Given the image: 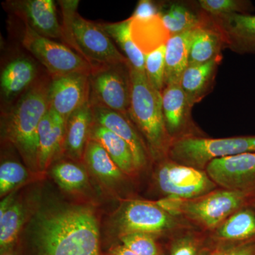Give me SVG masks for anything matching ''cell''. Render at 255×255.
Segmentation results:
<instances>
[{
    "instance_id": "cell-1",
    "label": "cell",
    "mask_w": 255,
    "mask_h": 255,
    "mask_svg": "<svg viewBox=\"0 0 255 255\" xmlns=\"http://www.w3.org/2000/svg\"><path fill=\"white\" fill-rule=\"evenodd\" d=\"M34 231L38 255H102L98 221L87 206L60 208L43 214Z\"/></svg>"
},
{
    "instance_id": "cell-2",
    "label": "cell",
    "mask_w": 255,
    "mask_h": 255,
    "mask_svg": "<svg viewBox=\"0 0 255 255\" xmlns=\"http://www.w3.org/2000/svg\"><path fill=\"white\" fill-rule=\"evenodd\" d=\"M51 78L37 79L20 96L5 117V134L17 149L29 168L38 170V130L40 122L49 109L48 90Z\"/></svg>"
},
{
    "instance_id": "cell-3",
    "label": "cell",
    "mask_w": 255,
    "mask_h": 255,
    "mask_svg": "<svg viewBox=\"0 0 255 255\" xmlns=\"http://www.w3.org/2000/svg\"><path fill=\"white\" fill-rule=\"evenodd\" d=\"M130 67L131 101L129 118L145 141L155 162L168 158L173 140L169 136L162 110V93L151 85L145 72Z\"/></svg>"
},
{
    "instance_id": "cell-4",
    "label": "cell",
    "mask_w": 255,
    "mask_h": 255,
    "mask_svg": "<svg viewBox=\"0 0 255 255\" xmlns=\"http://www.w3.org/2000/svg\"><path fill=\"white\" fill-rule=\"evenodd\" d=\"M255 196V193L219 187L195 199L160 198L155 201L169 214L184 220L192 227L209 233L238 210L250 206Z\"/></svg>"
},
{
    "instance_id": "cell-5",
    "label": "cell",
    "mask_w": 255,
    "mask_h": 255,
    "mask_svg": "<svg viewBox=\"0 0 255 255\" xmlns=\"http://www.w3.org/2000/svg\"><path fill=\"white\" fill-rule=\"evenodd\" d=\"M62 26L69 47L95 68L114 64H128L100 23L89 21L78 12L79 1H59Z\"/></svg>"
},
{
    "instance_id": "cell-6",
    "label": "cell",
    "mask_w": 255,
    "mask_h": 255,
    "mask_svg": "<svg viewBox=\"0 0 255 255\" xmlns=\"http://www.w3.org/2000/svg\"><path fill=\"white\" fill-rule=\"evenodd\" d=\"M255 152V135L224 138L190 137L172 142L168 158L177 163L205 170L215 159Z\"/></svg>"
},
{
    "instance_id": "cell-7",
    "label": "cell",
    "mask_w": 255,
    "mask_h": 255,
    "mask_svg": "<svg viewBox=\"0 0 255 255\" xmlns=\"http://www.w3.org/2000/svg\"><path fill=\"white\" fill-rule=\"evenodd\" d=\"M119 236L146 233L169 239L177 233L194 228L184 220L169 214L155 201L131 199L121 208L117 220Z\"/></svg>"
},
{
    "instance_id": "cell-8",
    "label": "cell",
    "mask_w": 255,
    "mask_h": 255,
    "mask_svg": "<svg viewBox=\"0 0 255 255\" xmlns=\"http://www.w3.org/2000/svg\"><path fill=\"white\" fill-rule=\"evenodd\" d=\"M21 43L46 68L51 79L72 73L90 75L100 67L92 66L66 45L38 34L27 23Z\"/></svg>"
},
{
    "instance_id": "cell-9",
    "label": "cell",
    "mask_w": 255,
    "mask_h": 255,
    "mask_svg": "<svg viewBox=\"0 0 255 255\" xmlns=\"http://www.w3.org/2000/svg\"><path fill=\"white\" fill-rule=\"evenodd\" d=\"M157 163L154 181L162 198L188 200L219 188L206 170L177 163L169 158Z\"/></svg>"
},
{
    "instance_id": "cell-10",
    "label": "cell",
    "mask_w": 255,
    "mask_h": 255,
    "mask_svg": "<svg viewBox=\"0 0 255 255\" xmlns=\"http://www.w3.org/2000/svg\"><path fill=\"white\" fill-rule=\"evenodd\" d=\"M130 63L103 65L90 75V104L128 114L131 101Z\"/></svg>"
},
{
    "instance_id": "cell-11",
    "label": "cell",
    "mask_w": 255,
    "mask_h": 255,
    "mask_svg": "<svg viewBox=\"0 0 255 255\" xmlns=\"http://www.w3.org/2000/svg\"><path fill=\"white\" fill-rule=\"evenodd\" d=\"M205 170L220 188L255 193V152L215 159Z\"/></svg>"
},
{
    "instance_id": "cell-12",
    "label": "cell",
    "mask_w": 255,
    "mask_h": 255,
    "mask_svg": "<svg viewBox=\"0 0 255 255\" xmlns=\"http://www.w3.org/2000/svg\"><path fill=\"white\" fill-rule=\"evenodd\" d=\"M162 99L166 128L173 142L186 137H206L193 120V106L188 100L180 84L164 87Z\"/></svg>"
},
{
    "instance_id": "cell-13",
    "label": "cell",
    "mask_w": 255,
    "mask_h": 255,
    "mask_svg": "<svg viewBox=\"0 0 255 255\" xmlns=\"http://www.w3.org/2000/svg\"><path fill=\"white\" fill-rule=\"evenodd\" d=\"M90 75L72 73L50 80L48 103L54 111L67 121L79 108L90 102Z\"/></svg>"
},
{
    "instance_id": "cell-14",
    "label": "cell",
    "mask_w": 255,
    "mask_h": 255,
    "mask_svg": "<svg viewBox=\"0 0 255 255\" xmlns=\"http://www.w3.org/2000/svg\"><path fill=\"white\" fill-rule=\"evenodd\" d=\"M206 22L221 33L225 48L238 54L255 55V15L232 14L211 16Z\"/></svg>"
},
{
    "instance_id": "cell-15",
    "label": "cell",
    "mask_w": 255,
    "mask_h": 255,
    "mask_svg": "<svg viewBox=\"0 0 255 255\" xmlns=\"http://www.w3.org/2000/svg\"><path fill=\"white\" fill-rule=\"evenodd\" d=\"M9 3L15 14L38 34L69 47L68 38L57 17L54 1L26 0Z\"/></svg>"
},
{
    "instance_id": "cell-16",
    "label": "cell",
    "mask_w": 255,
    "mask_h": 255,
    "mask_svg": "<svg viewBox=\"0 0 255 255\" xmlns=\"http://www.w3.org/2000/svg\"><path fill=\"white\" fill-rule=\"evenodd\" d=\"M92 107V106H91ZM95 123L117 134L130 147L135 167L140 173L152 161L140 132L128 114L100 107H92Z\"/></svg>"
},
{
    "instance_id": "cell-17",
    "label": "cell",
    "mask_w": 255,
    "mask_h": 255,
    "mask_svg": "<svg viewBox=\"0 0 255 255\" xmlns=\"http://www.w3.org/2000/svg\"><path fill=\"white\" fill-rule=\"evenodd\" d=\"M65 129L66 120L48 109L38 127V170H46L64 152Z\"/></svg>"
},
{
    "instance_id": "cell-18",
    "label": "cell",
    "mask_w": 255,
    "mask_h": 255,
    "mask_svg": "<svg viewBox=\"0 0 255 255\" xmlns=\"http://www.w3.org/2000/svg\"><path fill=\"white\" fill-rule=\"evenodd\" d=\"M207 238L209 248L255 241V209L248 206L238 210Z\"/></svg>"
},
{
    "instance_id": "cell-19",
    "label": "cell",
    "mask_w": 255,
    "mask_h": 255,
    "mask_svg": "<svg viewBox=\"0 0 255 255\" xmlns=\"http://www.w3.org/2000/svg\"><path fill=\"white\" fill-rule=\"evenodd\" d=\"M92 124L93 114L90 102L75 111L67 119L64 152L73 160L83 159Z\"/></svg>"
},
{
    "instance_id": "cell-20",
    "label": "cell",
    "mask_w": 255,
    "mask_h": 255,
    "mask_svg": "<svg viewBox=\"0 0 255 255\" xmlns=\"http://www.w3.org/2000/svg\"><path fill=\"white\" fill-rule=\"evenodd\" d=\"M222 60V55H220L207 63L189 65L186 69L180 85L193 107L201 102L212 89Z\"/></svg>"
},
{
    "instance_id": "cell-21",
    "label": "cell",
    "mask_w": 255,
    "mask_h": 255,
    "mask_svg": "<svg viewBox=\"0 0 255 255\" xmlns=\"http://www.w3.org/2000/svg\"><path fill=\"white\" fill-rule=\"evenodd\" d=\"M37 73L36 64L28 58L11 60L1 71V95L7 100L22 95L36 81Z\"/></svg>"
},
{
    "instance_id": "cell-22",
    "label": "cell",
    "mask_w": 255,
    "mask_h": 255,
    "mask_svg": "<svg viewBox=\"0 0 255 255\" xmlns=\"http://www.w3.org/2000/svg\"><path fill=\"white\" fill-rule=\"evenodd\" d=\"M129 18L130 36L144 55L167 44L170 38V33L159 14L147 18Z\"/></svg>"
},
{
    "instance_id": "cell-23",
    "label": "cell",
    "mask_w": 255,
    "mask_h": 255,
    "mask_svg": "<svg viewBox=\"0 0 255 255\" xmlns=\"http://www.w3.org/2000/svg\"><path fill=\"white\" fill-rule=\"evenodd\" d=\"M90 139L99 142L105 149L127 177H135L139 174L130 147L117 134L95 123L93 120Z\"/></svg>"
},
{
    "instance_id": "cell-24",
    "label": "cell",
    "mask_w": 255,
    "mask_h": 255,
    "mask_svg": "<svg viewBox=\"0 0 255 255\" xmlns=\"http://www.w3.org/2000/svg\"><path fill=\"white\" fill-rule=\"evenodd\" d=\"M194 30L171 36L166 44L164 87L180 84L189 66V49Z\"/></svg>"
},
{
    "instance_id": "cell-25",
    "label": "cell",
    "mask_w": 255,
    "mask_h": 255,
    "mask_svg": "<svg viewBox=\"0 0 255 255\" xmlns=\"http://www.w3.org/2000/svg\"><path fill=\"white\" fill-rule=\"evenodd\" d=\"M223 48L225 46L221 33L207 24L205 20L204 26L194 30L189 49V65L207 63L221 55Z\"/></svg>"
},
{
    "instance_id": "cell-26",
    "label": "cell",
    "mask_w": 255,
    "mask_h": 255,
    "mask_svg": "<svg viewBox=\"0 0 255 255\" xmlns=\"http://www.w3.org/2000/svg\"><path fill=\"white\" fill-rule=\"evenodd\" d=\"M83 160L92 173L106 184H116L127 177L105 149L92 139L87 143Z\"/></svg>"
},
{
    "instance_id": "cell-27",
    "label": "cell",
    "mask_w": 255,
    "mask_h": 255,
    "mask_svg": "<svg viewBox=\"0 0 255 255\" xmlns=\"http://www.w3.org/2000/svg\"><path fill=\"white\" fill-rule=\"evenodd\" d=\"M159 16L171 36L202 27L205 25L204 12L196 14L185 5L172 3L161 8Z\"/></svg>"
},
{
    "instance_id": "cell-28",
    "label": "cell",
    "mask_w": 255,
    "mask_h": 255,
    "mask_svg": "<svg viewBox=\"0 0 255 255\" xmlns=\"http://www.w3.org/2000/svg\"><path fill=\"white\" fill-rule=\"evenodd\" d=\"M130 18L117 23H100V26L118 45L134 68L145 72V55L135 46L130 33Z\"/></svg>"
},
{
    "instance_id": "cell-29",
    "label": "cell",
    "mask_w": 255,
    "mask_h": 255,
    "mask_svg": "<svg viewBox=\"0 0 255 255\" xmlns=\"http://www.w3.org/2000/svg\"><path fill=\"white\" fill-rule=\"evenodd\" d=\"M169 255H206L207 233L194 228H188L169 238Z\"/></svg>"
},
{
    "instance_id": "cell-30",
    "label": "cell",
    "mask_w": 255,
    "mask_h": 255,
    "mask_svg": "<svg viewBox=\"0 0 255 255\" xmlns=\"http://www.w3.org/2000/svg\"><path fill=\"white\" fill-rule=\"evenodd\" d=\"M51 175L58 186L68 192H77L87 187L88 177L86 170L79 164L68 161L55 164Z\"/></svg>"
},
{
    "instance_id": "cell-31",
    "label": "cell",
    "mask_w": 255,
    "mask_h": 255,
    "mask_svg": "<svg viewBox=\"0 0 255 255\" xmlns=\"http://www.w3.org/2000/svg\"><path fill=\"white\" fill-rule=\"evenodd\" d=\"M25 211L21 203L14 201L4 214L0 216V248L1 252L11 249L22 227Z\"/></svg>"
},
{
    "instance_id": "cell-32",
    "label": "cell",
    "mask_w": 255,
    "mask_h": 255,
    "mask_svg": "<svg viewBox=\"0 0 255 255\" xmlns=\"http://www.w3.org/2000/svg\"><path fill=\"white\" fill-rule=\"evenodd\" d=\"M199 4L204 12L211 16L251 14L255 9L248 0H200Z\"/></svg>"
},
{
    "instance_id": "cell-33",
    "label": "cell",
    "mask_w": 255,
    "mask_h": 255,
    "mask_svg": "<svg viewBox=\"0 0 255 255\" xmlns=\"http://www.w3.org/2000/svg\"><path fill=\"white\" fill-rule=\"evenodd\" d=\"M29 174L22 164L6 160L0 166V195L4 196L27 180Z\"/></svg>"
},
{
    "instance_id": "cell-34",
    "label": "cell",
    "mask_w": 255,
    "mask_h": 255,
    "mask_svg": "<svg viewBox=\"0 0 255 255\" xmlns=\"http://www.w3.org/2000/svg\"><path fill=\"white\" fill-rule=\"evenodd\" d=\"M166 45L145 55V73L152 87L162 93L164 88Z\"/></svg>"
},
{
    "instance_id": "cell-35",
    "label": "cell",
    "mask_w": 255,
    "mask_h": 255,
    "mask_svg": "<svg viewBox=\"0 0 255 255\" xmlns=\"http://www.w3.org/2000/svg\"><path fill=\"white\" fill-rule=\"evenodd\" d=\"M122 245L137 255H163L157 238L146 233H129L119 236Z\"/></svg>"
},
{
    "instance_id": "cell-36",
    "label": "cell",
    "mask_w": 255,
    "mask_h": 255,
    "mask_svg": "<svg viewBox=\"0 0 255 255\" xmlns=\"http://www.w3.org/2000/svg\"><path fill=\"white\" fill-rule=\"evenodd\" d=\"M208 248L206 255H255V241Z\"/></svg>"
},
{
    "instance_id": "cell-37",
    "label": "cell",
    "mask_w": 255,
    "mask_h": 255,
    "mask_svg": "<svg viewBox=\"0 0 255 255\" xmlns=\"http://www.w3.org/2000/svg\"><path fill=\"white\" fill-rule=\"evenodd\" d=\"M161 7L149 0H141L137 3L135 9L130 16L132 18H147L157 16L160 13Z\"/></svg>"
},
{
    "instance_id": "cell-38",
    "label": "cell",
    "mask_w": 255,
    "mask_h": 255,
    "mask_svg": "<svg viewBox=\"0 0 255 255\" xmlns=\"http://www.w3.org/2000/svg\"><path fill=\"white\" fill-rule=\"evenodd\" d=\"M110 255H137L130 251V249L124 246V245L117 246L112 248Z\"/></svg>"
},
{
    "instance_id": "cell-39",
    "label": "cell",
    "mask_w": 255,
    "mask_h": 255,
    "mask_svg": "<svg viewBox=\"0 0 255 255\" xmlns=\"http://www.w3.org/2000/svg\"><path fill=\"white\" fill-rule=\"evenodd\" d=\"M14 202V194H10L9 196L5 197L3 201H1V204H0V216L4 214L5 211L9 209L10 206Z\"/></svg>"
},
{
    "instance_id": "cell-40",
    "label": "cell",
    "mask_w": 255,
    "mask_h": 255,
    "mask_svg": "<svg viewBox=\"0 0 255 255\" xmlns=\"http://www.w3.org/2000/svg\"><path fill=\"white\" fill-rule=\"evenodd\" d=\"M1 255H16L14 252L12 251V250L9 249L7 251H5L3 252H1Z\"/></svg>"
},
{
    "instance_id": "cell-41",
    "label": "cell",
    "mask_w": 255,
    "mask_h": 255,
    "mask_svg": "<svg viewBox=\"0 0 255 255\" xmlns=\"http://www.w3.org/2000/svg\"><path fill=\"white\" fill-rule=\"evenodd\" d=\"M250 206H251V207H253V209H255V196L254 198H253V199H252L251 204H250Z\"/></svg>"
}]
</instances>
